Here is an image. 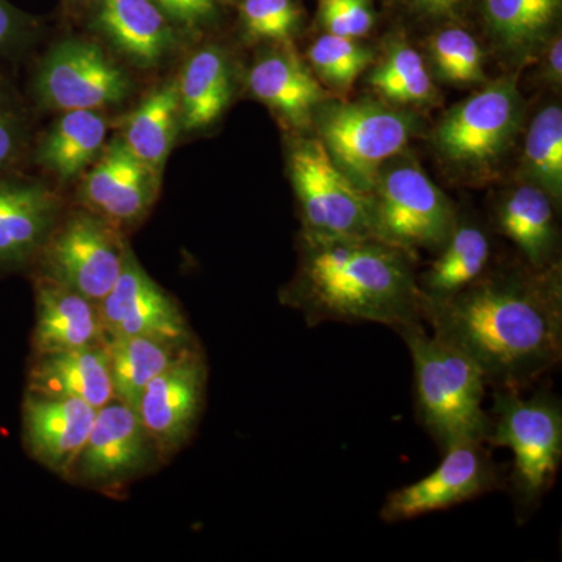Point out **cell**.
I'll return each instance as SVG.
<instances>
[{
    "instance_id": "28",
    "label": "cell",
    "mask_w": 562,
    "mask_h": 562,
    "mask_svg": "<svg viewBox=\"0 0 562 562\" xmlns=\"http://www.w3.org/2000/svg\"><path fill=\"white\" fill-rule=\"evenodd\" d=\"M366 81L382 101L401 109H428L439 102V90L427 60L403 36H391L375 58Z\"/></svg>"
},
{
    "instance_id": "24",
    "label": "cell",
    "mask_w": 562,
    "mask_h": 562,
    "mask_svg": "<svg viewBox=\"0 0 562 562\" xmlns=\"http://www.w3.org/2000/svg\"><path fill=\"white\" fill-rule=\"evenodd\" d=\"M32 279L35 290L32 353L105 344L98 303L46 277L32 276Z\"/></svg>"
},
{
    "instance_id": "26",
    "label": "cell",
    "mask_w": 562,
    "mask_h": 562,
    "mask_svg": "<svg viewBox=\"0 0 562 562\" xmlns=\"http://www.w3.org/2000/svg\"><path fill=\"white\" fill-rule=\"evenodd\" d=\"M562 0H484V22L495 54L522 68L538 60L554 35Z\"/></svg>"
},
{
    "instance_id": "35",
    "label": "cell",
    "mask_w": 562,
    "mask_h": 562,
    "mask_svg": "<svg viewBox=\"0 0 562 562\" xmlns=\"http://www.w3.org/2000/svg\"><path fill=\"white\" fill-rule=\"evenodd\" d=\"M190 49L203 40L220 36L232 0H154Z\"/></svg>"
},
{
    "instance_id": "6",
    "label": "cell",
    "mask_w": 562,
    "mask_h": 562,
    "mask_svg": "<svg viewBox=\"0 0 562 562\" xmlns=\"http://www.w3.org/2000/svg\"><path fill=\"white\" fill-rule=\"evenodd\" d=\"M519 74L492 81L471 98L454 103L432 131L436 155L453 172L484 179L495 172L522 132L525 102Z\"/></svg>"
},
{
    "instance_id": "34",
    "label": "cell",
    "mask_w": 562,
    "mask_h": 562,
    "mask_svg": "<svg viewBox=\"0 0 562 562\" xmlns=\"http://www.w3.org/2000/svg\"><path fill=\"white\" fill-rule=\"evenodd\" d=\"M236 14L239 41L249 47L294 41L303 22L299 0H238Z\"/></svg>"
},
{
    "instance_id": "3",
    "label": "cell",
    "mask_w": 562,
    "mask_h": 562,
    "mask_svg": "<svg viewBox=\"0 0 562 562\" xmlns=\"http://www.w3.org/2000/svg\"><path fill=\"white\" fill-rule=\"evenodd\" d=\"M412 355L417 422L441 453L457 443L487 441L490 386L475 362L413 324L395 331Z\"/></svg>"
},
{
    "instance_id": "22",
    "label": "cell",
    "mask_w": 562,
    "mask_h": 562,
    "mask_svg": "<svg viewBox=\"0 0 562 562\" xmlns=\"http://www.w3.org/2000/svg\"><path fill=\"white\" fill-rule=\"evenodd\" d=\"M114 132L146 168L165 179L166 165L180 140L176 69L151 81L131 109L117 114Z\"/></svg>"
},
{
    "instance_id": "18",
    "label": "cell",
    "mask_w": 562,
    "mask_h": 562,
    "mask_svg": "<svg viewBox=\"0 0 562 562\" xmlns=\"http://www.w3.org/2000/svg\"><path fill=\"white\" fill-rule=\"evenodd\" d=\"M209 364L201 346L184 351L140 394L135 412L168 461L190 443L205 409Z\"/></svg>"
},
{
    "instance_id": "39",
    "label": "cell",
    "mask_w": 562,
    "mask_h": 562,
    "mask_svg": "<svg viewBox=\"0 0 562 562\" xmlns=\"http://www.w3.org/2000/svg\"><path fill=\"white\" fill-rule=\"evenodd\" d=\"M420 16L432 21H457L471 0H408Z\"/></svg>"
},
{
    "instance_id": "12",
    "label": "cell",
    "mask_w": 562,
    "mask_h": 562,
    "mask_svg": "<svg viewBox=\"0 0 562 562\" xmlns=\"http://www.w3.org/2000/svg\"><path fill=\"white\" fill-rule=\"evenodd\" d=\"M81 21L139 79L171 72L188 50L154 0H91Z\"/></svg>"
},
{
    "instance_id": "23",
    "label": "cell",
    "mask_w": 562,
    "mask_h": 562,
    "mask_svg": "<svg viewBox=\"0 0 562 562\" xmlns=\"http://www.w3.org/2000/svg\"><path fill=\"white\" fill-rule=\"evenodd\" d=\"M553 199L541 188L524 181L494 205L492 227L509 239L525 265L549 269L560 262V231Z\"/></svg>"
},
{
    "instance_id": "21",
    "label": "cell",
    "mask_w": 562,
    "mask_h": 562,
    "mask_svg": "<svg viewBox=\"0 0 562 562\" xmlns=\"http://www.w3.org/2000/svg\"><path fill=\"white\" fill-rule=\"evenodd\" d=\"M98 409L77 398L25 391L22 402V442L29 457L68 480L83 449Z\"/></svg>"
},
{
    "instance_id": "4",
    "label": "cell",
    "mask_w": 562,
    "mask_h": 562,
    "mask_svg": "<svg viewBox=\"0 0 562 562\" xmlns=\"http://www.w3.org/2000/svg\"><path fill=\"white\" fill-rule=\"evenodd\" d=\"M492 390L487 446L513 454L506 490L512 494L517 522L531 519L557 483L562 461V402L552 387L530 394Z\"/></svg>"
},
{
    "instance_id": "17",
    "label": "cell",
    "mask_w": 562,
    "mask_h": 562,
    "mask_svg": "<svg viewBox=\"0 0 562 562\" xmlns=\"http://www.w3.org/2000/svg\"><path fill=\"white\" fill-rule=\"evenodd\" d=\"M161 187L162 180L114 132L99 160L77 181L74 203L99 214L128 236L149 217Z\"/></svg>"
},
{
    "instance_id": "20",
    "label": "cell",
    "mask_w": 562,
    "mask_h": 562,
    "mask_svg": "<svg viewBox=\"0 0 562 562\" xmlns=\"http://www.w3.org/2000/svg\"><path fill=\"white\" fill-rule=\"evenodd\" d=\"M44 131L36 132L29 165L55 187L66 191L101 157L117 114L99 110H72L52 114Z\"/></svg>"
},
{
    "instance_id": "27",
    "label": "cell",
    "mask_w": 562,
    "mask_h": 562,
    "mask_svg": "<svg viewBox=\"0 0 562 562\" xmlns=\"http://www.w3.org/2000/svg\"><path fill=\"white\" fill-rule=\"evenodd\" d=\"M491 233L479 221L458 214L452 235L436 251V258L424 272H417V284L424 301H442L472 286L492 269Z\"/></svg>"
},
{
    "instance_id": "32",
    "label": "cell",
    "mask_w": 562,
    "mask_h": 562,
    "mask_svg": "<svg viewBox=\"0 0 562 562\" xmlns=\"http://www.w3.org/2000/svg\"><path fill=\"white\" fill-rule=\"evenodd\" d=\"M36 116L25 92L0 65V176L27 168Z\"/></svg>"
},
{
    "instance_id": "10",
    "label": "cell",
    "mask_w": 562,
    "mask_h": 562,
    "mask_svg": "<svg viewBox=\"0 0 562 562\" xmlns=\"http://www.w3.org/2000/svg\"><path fill=\"white\" fill-rule=\"evenodd\" d=\"M286 171L301 213V232L372 236L368 194L336 166L319 138L290 135Z\"/></svg>"
},
{
    "instance_id": "37",
    "label": "cell",
    "mask_w": 562,
    "mask_h": 562,
    "mask_svg": "<svg viewBox=\"0 0 562 562\" xmlns=\"http://www.w3.org/2000/svg\"><path fill=\"white\" fill-rule=\"evenodd\" d=\"M321 25L325 33L361 40L375 24L371 0H319Z\"/></svg>"
},
{
    "instance_id": "14",
    "label": "cell",
    "mask_w": 562,
    "mask_h": 562,
    "mask_svg": "<svg viewBox=\"0 0 562 562\" xmlns=\"http://www.w3.org/2000/svg\"><path fill=\"white\" fill-rule=\"evenodd\" d=\"M68 205L66 191L41 173L0 176V276L32 271Z\"/></svg>"
},
{
    "instance_id": "7",
    "label": "cell",
    "mask_w": 562,
    "mask_h": 562,
    "mask_svg": "<svg viewBox=\"0 0 562 562\" xmlns=\"http://www.w3.org/2000/svg\"><path fill=\"white\" fill-rule=\"evenodd\" d=\"M313 128L336 166L369 194L384 166L412 143L419 121L413 110L382 99L331 95L314 114Z\"/></svg>"
},
{
    "instance_id": "1",
    "label": "cell",
    "mask_w": 562,
    "mask_h": 562,
    "mask_svg": "<svg viewBox=\"0 0 562 562\" xmlns=\"http://www.w3.org/2000/svg\"><path fill=\"white\" fill-rule=\"evenodd\" d=\"M431 335L462 351L490 390H531L562 360L561 265L492 268L472 286L424 301Z\"/></svg>"
},
{
    "instance_id": "19",
    "label": "cell",
    "mask_w": 562,
    "mask_h": 562,
    "mask_svg": "<svg viewBox=\"0 0 562 562\" xmlns=\"http://www.w3.org/2000/svg\"><path fill=\"white\" fill-rule=\"evenodd\" d=\"M244 91L271 111L290 135L313 131L314 114L333 95L314 76L294 41L257 46L246 68Z\"/></svg>"
},
{
    "instance_id": "13",
    "label": "cell",
    "mask_w": 562,
    "mask_h": 562,
    "mask_svg": "<svg viewBox=\"0 0 562 562\" xmlns=\"http://www.w3.org/2000/svg\"><path fill=\"white\" fill-rule=\"evenodd\" d=\"M505 486L506 476L487 443H457L443 450L442 461L430 475L391 492L380 509V519L386 524L405 522L446 512Z\"/></svg>"
},
{
    "instance_id": "15",
    "label": "cell",
    "mask_w": 562,
    "mask_h": 562,
    "mask_svg": "<svg viewBox=\"0 0 562 562\" xmlns=\"http://www.w3.org/2000/svg\"><path fill=\"white\" fill-rule=\"evenodd\" d=\"M176 76L181 140L209 135L220 127L244 91L246 68L236 50L214 36L184 52Z\"/></svg>"
},
{
    "instance_id": "8",
    "label": "cell",
    "mask_w": 562,
    "mask_h": 562,
    "mask_svg": "<svg viewBox=\"0 0 562 562\" xmlns=\"http://www.w3.org/2000/svg\"><path fill=\"white\" fill-rule=\"evenodd\" d=\"M402 155L384 166L368 194L371 232L373 238L417 260L420 250L441 249L452 235L458 211L419 162Z\"/></svg>"
},
{
    "instance_id": "25",
    "label": "cell",
    "mask_w": 562,
    "mask_h": 562,
    "mask_svg": "<svg viewBox=\"0 0 562 562\" xmlns=\"http://www.w3.org/2000/svg\"><path fill=\"white\" fill-rule=\"evenodd\" d=\"M27 391L77 398L92 408H102L113 401L105 344L32 353Z\"/></svg>"
},
{
    "instance_id": "9",
    "label": "cell",
    "mask_w": 562,
    "mask_h": 562,
    "mask_svg": "<svg viewBox=\"0 0 562 562\" xmlns=\"http://www.w3.org/2000/svg\"><path fill=\"white\" fill-rule=\"evenodd\" d=\"M127 246L124 232L72 203L63 213L31 273L57 281L99 305L120 277Z\"/></svg>"
},
{
    "instance_id": "5",
    "label": "cell",
    "mask_w": 562,
    "mask_h": 562,
    "mask_svg": "<svg viewBox=\"0 0 562 562\" xmlns=\"http://www.w3.org/2000/svg\"><path fill=\"white\" fill-rule=\"evenodd\" d=\"M144 81L88 33L63 35L33 61L27 95L36 113L131 109Z\"/></svg>"
},
{
    "instance_id": "30",
    "label": "cell",
    "mask_w": 562,
    "mask_h": 562,
    "mask_svg": "<svg viewBox=\"0 0 562 562\" xmlns=\"http://www.w3.org/2000/svg\"><path fill=\"white\" fill-rule=\"evenodd\" d=\"M525 181L546 191L554 203L562 199V109L542 106L527 127L524 139Z\"/></svg>"
},
{
    "instance_id": "40",
    "label": "cell",
    "mask_w": 562,
    "mask_h": 562,
    "mask_svg": "<svg viewBox=\"0 0 562 562\" xmlns=\"http://www.w3.org/2000/svg\"><path fill=\"white\" fill-rule=\"evenodd\" d=\"M91 0H63V7H65L66 13L69 14L74 20H83L85 13H87L88 5Z\"/></svg>"
},
{
    "instance_id": "36",
    "label": "cell",
    "mask_w": 562,
    "mask_h": 562,
    "mask_svg": "<svg viewBox=\"0 0 562 562\" xmlns=\"http://www.w3.org/2000/svg\"><path fill=\"white\" fill-rule=\"evenodd\" d=\"M43 25L9 0H0V65L20 61L35 49Z\"/></svg>"
},
{
    "instance_id": "29",
    "label": "cell",
    "mask_w": 562,
    "mask_h": 562,
    "mask_svg": "<svg viewBox=\"0 0 562 562\" xmlns=\"http://www.w3.org/2000/svg\"><path fill=\"white\" fill-rule=\"evenodd\" d=\"M198 344H179L144 336L105 339L113 398L135 409L147 384Z\"/></svg>"
},
{
    "instance_id": "16",
    "label": "cell",
    "mask_w": 562,
    "mask_h": 562,
    "mask_svg": "<svg viewBox=\"0 0 562 562\" xmlns=\"http://www.w3.org/2000/svg\"><path fill=\"white\" fill-rule=\"evenodd\" d=\"M105 339L144 336L198 344L179 301L144 269L131 243L116 283L99 303Z\"/></svg>"
},
{
    "instance_id": "11",
    "label": "cell",
    "mask_w": 562,
    "mask_h": 562,
    "mask_svg": "<svg viewBox=\"0 0 562 562\" xmlns=\"http://www.w3.org/2000/svg\"><path fill=\"white\" fill-rule=\"evenodd\" d=\"M166 464L138 413L116 398L95 413L94 424L66 482L120 497L136 480Z\"/></svg>"
},
{
    "instance_id": "38",
    "label": "cell",
    "mask_w": 562,
    "mask_h": 562,
    "mask_svg": "<svg viewBox=\"0 0 562 562\" xmlns=\"http://www.w3.org/2000/svg\"><path fill=\"white\" fill-rule=\"evenodd\" d=\"M538 60H541L539 79L549 87H561L562 83V40L561 35H553L543 47Z\"/></svg>"
},
{
    "instance_id": "2",
    "label": "cell",
    "mask_w": 562,
    "mask_h": 562,
    "mask_svg": "<svg viewBox=\"0 0 562 562\" xmlns=\"http://www.w3.org/2000/svg\"><path fill=\"white\" fill-rule=\"evenodd\" d=\"M297 268L281 305L310 327L325 322L379 324L398 331L424 324L416 258L373 236H297Z\"/></svg>"
},
{
    "instance_id": "33",
    "label": "cell",
    "mask_w": 562,
    "mask_h": 562,
    "mask_svg": "<svg viewBox=\"0 0 562 562\" xmlns=\"http://www.w3.org/2000/svg\"><path fill=\"white\" fill-rule=\"evenodd\" d=\"M375 50L358 40L324 33L314 40L305 60L325 90L347 94L375 61Z\"/></svg>"
},
{
    "instance_id": "31",
    "label": "cell",
    "mask_w": 562,
    "mask_h": 562,
    "mask_svg": "<svg viewBox=\"0 0 562 562\" xmlns=\"http://www.w3.org/2000/svg\"><path fill=\"white\" fill-rule=\"evenodd\" d=\"M428 68L432 79L452 87L486 83V61L479 41L465 29H441L427 43Z\"/></svg>"
}]
</instances>
